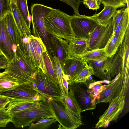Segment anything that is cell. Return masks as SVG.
Masks as SVG:
<instances>
[{"mask_svg":"<svg viewBox=\"0 0 129 129\" xmlns=\"http://www.w3.org/2000/svg\"><path fill=\"white\" fill-rule=\"evenodd\" d=\"M44 22L48 33L69 42L75 37L69 15L59 9L53 8L46 15Z\"/></svg>","mask_w":129,"mask_h":129,"instance_id":"6da1fadb","label":"cell"},{"mask_svg":"<svg viewBox=\"0 0 129 129\" xmlns=\"http://www.w3.org/2000/svg\"><path fill=\"white\" fill-rule=\"evenodd\" d=\"M53 8L38 3L32 4L30 8L33 35L42 40L51 60L55 56L51 41L52 36L46 29L44 18Z\"/></svg>","mask_w":129,"mask_h":129,"instance_id":"7a4b0ae2","label":"cell"},{"mask_svg":"<svg viewBox=\"0 0 129 129\" xmlns=\"http://www.w3.org/2000/svg\"><path fill=\"white\" fill-rule=\"evenodd\" d=\"M12 122L17 128H23L33 121L43 119L53 118L56 116L54 111L46 100L33 107L11 114Z\"/></svg>","mask_w":129,"mask_h":129,"instance_id":"3957f363","label":"cell"},{"mask_svg":"<svg viewBox=\"0 0 129 129\" xmlns=\"http://www.w3.org/2000/svg\"><path fill=\"white\" fill-rule=\"evenodd\" d=\"M15 56L5 69L10 75L16 79L20 84L32 83L31 78L37 68H35L18 46Z\"/></svg>","mask_w":129,"mask_h":129,"instance_id":"277c9868","label":"cell"},{"mask_svg":"<svg viewBox=\"0 0 129 129\" xmlns=\"http://www.w3.org/2000/svg\"><path fill=\"white\" fill-rule=\"evenodd\" d=\"M128 89L126 85L122 84L119 94L109 102L108 108L99 117V120L95 124V128L107 127L110 121L117 120L124 109L125 98Z\"/></svg>","mask_w":129,"mask_h":129,"instance_id":"5b68a950","label":"cell"},{"mask_svg":"<svg viewBox=\"0 0 129 129\" xmlns=\"http://www.w3.org/2000/svg\"><path fill=\"white\" fill-rule=\"evenodd\" d=\"M0 95L6 96L10 99L46 101V96L37 89L31 82L20 84L11 89L1 92Z\"/></svg>","mask_w":129,"mask_h":129,"instance_id":"8992f818","label":"cell"},{"mask_svg":"<svg viewBox=\"0 0 129 129\" xmlns=\"http://www.w3.org/2000/svg\"><path fill=\"white\" fill-rule=\"evenodd\" d=\"M31 80L36 88L46 96L60 99L63 98L59 84L44 73L39 68H37Z\"/></svg>","mask_w":129,"mask_h":129,"instance_id":"52a82bcc","label":"cell"},{"mask_svg":"<svg viewBox=\"0 0 129 129\" xmlns=\"http://www.w3.org/2000/svg\"><path fill=\"white\" fill-rule=\"evenodd\" d=\"M124 55L122 44L116 52L105 60L98 77L103 80L111 81L121 73L123 65Z\"/></svg>","mask_w":129,"mask_h":129,"instance_id":"ba28073f","label":"cell"},{"mask_svg":"<svg viewBox=\"0 0 129 129\" xmlns=\"http://www.w3.org/2000/svg\"><path fill=\"white\" fill-rule=\"evenodd\" d=\"M81 112L92 110L96 108V101L91 95V90L85 82L74 83L69 84Z\"/></svg>","mask_w":129,"mask_h":129,"instance_id":"9c48e42d","label":"cell"},{"mask_svg":"<svg viewBox=\"0 0 129 129\" xmlns=\"http://www.w3.org/2000/svg\"><path fill=\"white\" fill-rule=\"evenodd\" d=\"M69 16L71 26L76 38L88 39L99 25L90 16L80 14Z\"/></svg>","mask_w":129,"mask_h":129,"instance_id":"30bf717a","label":"cell"},{"mask_svg":"<svg viewBox=\"0 0 129 129\" xmlns=\"http://www.w3.org/2000/svg\"><path fill=\"white\" fill-rule=\"evenodd\" d=\"M46 99L54 112L56 116L55 119L59 124L58 128L75 129L81 126L73 120L68 114L63 99L46 96Z\"/></svg>","mask_w":129,"mask_h":129,"instance_id":"8fae6325","label":"cell"},{"mask_svg":"<svg viewBox=\"0 0 129 129\" xmlns=\"http://www.w3.org/2000/svg\"><path fill=\"white\" fill-rule=\"evenodd\" d=\"M113 31L112 18L105 26L98 25L88 39V51L104 48L111 37Z\"/></svg>","mask_w":129,"mask_h":129,"instance_id":"7c38bea8","label":"cell"},{"mask_svg":"<svg viewBox=\"0 0 129 129\" xmlns=\"http://www.w3.org/2000/svg\"><path fill=\"white\" fill-rule=\"evenodd\" d=\"M87 64V62L77 57H67L60 63L63 76L71 83Z\"/></svg>","mask_w":129,"mask_h":129,"instance_id":"4fadbf2b","label":"cell"},{"mask_svg":"<svg viewBox=\"0 0 129 129\" xmlns=\"http://www.w3.org/2000/svg\"><path fill=\"white\" fill-rule=\"evenodd\" d=\"M123 79V75L120 73L116 76L112 83L106 85V87L96 97V104L109 102L118 96L121 90Z\"/></svg>","mask_w":129,"mask_h":129,"instance_id":"5bb4252c","label":"cell"},{"mask_svg":"<svg viewBox=\"0 0 129 129\" xmlns=\"http://www.w3.org/2000/svg\"><path fill=\"white\" fill-rule=\"evenodd\" d=\"M14 47L4 18L0 21V51L6 57L9 62L15 56Z\"/></svg>","mask_w":129,"mask_h":129,"instance_id":"9a60e30c","label":"cell"},{"mask_svg":"<svg viewBox=\"0 0 129 129\" xmlns=\"http://www.w3.org/2000/svg\"><path fill=\"white\" fill-rule=\"evenodd\" d=\"M31 34L20 35L17 46L19 47L34 67L37 68L39 67L35 52L31 42Z\"/></svg>","mask_w":129,"mask_h":129,"instance_id":"2e32d148","label":"cell"},{"mask_svg":"<svg viewBox=\"0 0 129 129\" xmlns=\"http://www.w3.org/2000/svg\"><path fill=\"white\" fill-rule=\"evenodd\" d=\"M51 41L55 56L60 63L68 55L69 41L56 36H52Z\"/></svg>","mask_w":129,"mask_h":129,"instance_id":"e0dca14e","label":"cell"},{"mask_svg":"<svg viewBox=\"0 0 129 129\" xmlns=\"http://www.w3.org/2000/svg\"><path fill=\"white\" fill-rule=\"evenodd\" d=\"M88 39L74 37L70 41L68 57H75L88 51Z\"/></svg>","mask_w":129,"mask_h":129,"instance_id":"ac0fdd59","label":"cell"},{"mask_svg":"<svg viewBox=\"0 0 129 129\" xmlns=\"http://www.w3.org/2000/svg\"><path fill=\"white\" fill-rule=\"evenodd\" d=\"M10 3L12 14L20 35L31 34L30 29L28 27L16 4L12 2Z\"/></svg>","mask_w":129,"mask_h":129,"instance_id":"d6986e66","label":"cell"},{"mask_svg":"<svg viewBox=\"0 0 129 129\" xmlns=\"http://www.w3.org/2000/svg\"><path fill=\"white\" fill-rule=\"evenodd\" d=\"M31 42L34 48L38 67L46 74V68L43 58V52L47 50L46 47L41 39L31 35Z\"/></svg>","mask_w":129,"mask_h":129,"instance_id":"ffe728a7","label":"cell"},{"mask_svg":"<svg viewBox=\"0 0 129 129\" xmlns=\"http://www.w3.org/2000/svg\"><path fill=\"white\" fill-rule=\"evenodd\" d=\"M10 100V101L6 109L10 114L33 107L43 101L13 99Z\"/></svg>","mask_w":129,"mask_h":129,"instance_id":"44dd1931","label":"cell"},{"mask_svg":"<svg viewBox=\"0 0 129 129\" xmlns=\"http://www.w3.org/2000/svg\"><path fill=\"white\" fill-rule=\"evenodd\" d=\"M129 9L125 8L122 17L113 35L119 44H122L127 29L129 27Z\"/></svg>","mask_w":129,"mask_h":129,"instance_id":"7402d4cb","label":"cell"},{"mask_svg":"<svg viewBox=\"0 0 129 129\" xmlns=\"http://www.w3.org/2000/svg\"><path fill=\"white\" fill-rule=\"evenodd\" d=\"M117 9L112 6L105 5L101 12L90 16L99 25L105 26L110 22Z\"/></svg>","mask_w":129,"mask_h":129,"instance_id":"603a6c76","label":"cell"},{"mask_svg":"<svg viewBox=\"0 0 129 129\" xmlns=\"http://www.w3.org/2000/svg\"><path fill=\"white\" fill-rule=\"evenodd\" d=\"M65 107L80 120H82L80 108L72 91L69 89L68 94L63 98Z\"/></svg>","mask_w":129,"mask_h":129,"instance_id":"cb8c5ba5","label":"cell"},{"mask_svg":"<svg viewBox=\"0 0 129 129\" xmlns=\"http://www.w3.org/2000/svg\"><path fill=\"white\" fill-rule=\"evenodd\" d=\"M7 28L14 46L16 47L20 35L14 20L12 12L7 14L4 18Z\"/></svg>","mask_w":129,"mask_h":129,"instance_id":"d4e9b609","label":"cell"},{"mask_svg":"<svg viewBox=\"0 0 129 129\" xmlns=\"http://www.w3.org/2000/svg\"><path fill=\"white\" fill-rule=\"evenodd\" d=\"M19 84L18 80L9 75L6 70L0 72V92L11 89Z\"/></svg>","mask_w":129,"mask_h":129,"instance_id":"484cf974","label":"cell"},{"mask_svg":"<svg viewBox=\"0 0 129 129\" xmlns=\"http://www.w3.org/2000/svg\"><path fill=\"white\" fill-rule=\"evenodd\" d=\"M75 57H79L86 62L90 60H105L108 57L104 48L87 51Z\"/></svg>","mask_w":129,"mask_h":129,"instance_id":"4316f807","label":"cell"},{"mask_svg":"<svg viewBox=\"0 0 129 129\" xmlns=\"http://www.w3.org/2000/svg\"><path fill=\"white\" fill-rule=\"evenodd\" d=\"M51 61L54 71L57 78L58 84L60 90L64 97L66 95V94L63 84V75L60 63L58 58L56 56H55L53 58Z\"/></svg>","mask_w":129,"mask_h":129,"instance_id":"83f0119b","label":"cell"},{"mask_svg":"<svg viewBox=\"0 0 129 129\" xmlns=\"http://www.w3.org/2000/svg\"><path fill=\"white\" fill-rule=\"evenodd\" d=\"M27 1V0H17L16 4L28 27L30 29L31 19L28 9Z\"/></svg>","mask_w":129,"mask_h":129,"instance_id":"f1b7e54d","label":"cell"},{"mask_svg":"<svg viewBox=\"0 0 129 129\" xmlns=\"http://www.w3.org/2000/svg\"><path fill=\"white\" fill-rule=\"evenodd\" d=\"M44 60L46 70V74L57 83L58 82L54 70L51 60L47 50L43 52Z\"/></svg>","mask_w":129,"mask_h":129,"instance_id":"f546056e","label":"cell"},{"mask_svg":"<svg viewBox=\"0 0 129 129\" xmlns=\"http://www.w3.org/2000/svg\"><path fill=\"white\" fill-rule=\"evenodd\" d=\"M94 75V73L92 68L87 64L71 83L80 82H85L89 77Z\"/></svg>","mask_w":129,"mask_h":129,"instance_id":"4dcf8cb0","label":"cell"},{"mask_svg":"<svg viewBox=\"0 0 129 129\" xmlns=\"http://www.w3.org/2000/svg\"><path fill=\"white\" fill-rule=\"evenodd\" d=\"M56 121V120L53 118L41 119L38 121L36 123L32 122L28 129H47Z\"/></svg>","mask_w":129,"mask_h":129,"instance_id":"1f68e13d","label":"cell"},{"mask_svg":"<svg viewBox=\"0 0 129 129\" xmlns=\"http://www.w3.org/2000/svg\"><path fill=\"white\" fill-rule=\"evenodd\" d=\"M100 81H96L89 85V88L91 90V95L96 101L97 96L106 87V85H102Z\"/></svg>","mask_w":129,"mask_h":129,"instance_id":"d6a6232c","label":"cell"},{"mask_svg":"<svg viewBox=\"0 0 129 129\" xmlns=\"http://www.w3.org/2000/svg\"><path fill=\"white\" fill-rule=\"evenodd\" d=\"M9 0H0V21L8 14L11 13Z\"/></svg>","mask_w":129,"mask_h":129,"instance_id":"836d02e7","label":"cell"},{"mask_svg":"<svg viewBox=\"0 0 129 129\" xmlns=\"http://www.w3.org/2000/svg\"><path fill=\"white\" fill-rule=\"evenodd\" d=\"M12 120L11 116L6 108L0 109V127H5Z\"/></svg>","mask_w":129,"mask_h":129,"instance_id":"e575fe53","label":"cell"},{"mask_svg":"<svg viewBox=\"0 0 129 129\" xmlns=\"http://www.w3.org/2000/svg\"><path fill=\"white\" fill-rule=\"evenodd\" d=\"M106 60L98 61L90 60L86 62L88 65L92 68L94 73V75L98 77Z\"/></svg>","mask_w":129,"mask_h":129,"instance_id":"d590c367","label":"cell"},{"mask_svg":"<svg viewBox=\"0 0 129 129\" xmlns=\"http://www.w3.org/2000/svg\"><path fill=\"white\" fill-rule=\"evenodd\" d=\"M100 3L104 6L108 5L114 7L117 9L125 6L126 0H99Z\"/></svg>","mask_w":129,"mask_h":129,"instance_id":"8d00e7d4","label":"cell"},{"mask_svg":"<svg viewBox=\"0 0 129 129\" xmlns=\"http://www.w3.org/2000/svg\"><path fill=\"white\" fill-rule=\"evenodd\" d=\"M124 9L125 8H123L119 10H116L112 18L113 25V32L115 31L122 17Z\"/></svg>","mask_w":129,"mask_h":129,"instance_id":"74e56055","label":"cell"},{"mask_svg":"<svg viewBox=\"0 0 129 129\" xmlns=\"http://www.w3.org/2000/svg\"><path fill=\"white\" fill-rule=\"evenodd\" d=\"M63 2L70 6L73 9L74 14L78 15L79 13V8L81 3L80 0H57Z\"/></svg>","mask_w":129,"mask_h":129,"instance_id":"f35d334b","label":"cell"},{"mask_svg":"<svg viewBox=\"0 0 129 129\" xmlns=\"http://www.w3.org/2000/svg\"><path fill=\"white\" fill-rule=\"evenodd\" d=\"M82 2L89 9L94 10L100 8L101 3L99 0H83Z\"/></svg>","mask_w":129,"mask_h":129,"instance_id":"ab89813d","label":"cell"},{"mask_svg":"<svg viewBox=\"0 0 129 129\" xmlns=\"http://www.w3.org/2000/svg\"><path fill=\"white\" fill-rule=\"evenodd\" d=\"M9 63L7 58L0 51V69H5Z\"/></svg>","mask_w":129,"mask_h":129,"instance_id":"60d3db41","label":"cell"},{"mask_svg":"<svg viewBox=\"0 0 129 129\" xmlns=\"http://www.w3.org/2000/svg\"><path fill=\"white\" fill-rule=\"evenodd\" d=\"M10 101V99L7 97L0 95V109L5 108Z\"/></svg>","mask_w":129,"mask_h":129,"instance_id":"b9f144b4","label":"cell"},{"mask_svg":"<svg viewBox=\"0 0 129 129\" xmlns=\"http://www.w3.org/2000/svg\"><path fill=\"white\" fill-rule=\"evenodd\" d=\"M62 82L66 94H67L69 91V84L68 80L63 77H62Z\"/></svg>","mask_w":129,"mask_h":129,"instance_id":"7bdbcfd3","label":"cell"},{"mask_svg":"<svg viewBox=\"0 0 129 129\" xmlns=\"http://www.w3.org/2000/svg\"><path fill=\"white\" fill-rule=\"evenodd\" d=\"M96 81L92 78L91 76L89 77L85 82L87 84L88 86L90 84L94 83Z\"/></svg>","mask_w":129,"mask_h":129,"instance_id":"ee69618b","label":"cell"},{"mask_svg":"<svg viewBox=\"0 0 129 129\" xmlns=\"http://www.w3.org/2000/svg\"><path fill=\"white\" fill-rule=\"evenodd\" d=\"M126 4L127 5V7L129 9V0H126Z\"/></svg>","mask_w":129,"mask_h":129,"instance_id":"f6af8a7d","label":"cell"},{"mask_svg":"<svg viewBox=\"0 0 129 129\" xmlns=\"http://www.w3.org/2000/svg\"><path fill=\"white\" fill-rule=\"evenodd\" d=\"M10 2H14L16 4L17 0H9Z\"/></svg>","mask_w":129,"mask_h":129,"instance_id":"bcb514c9","label":"cell"}]
</instances>
